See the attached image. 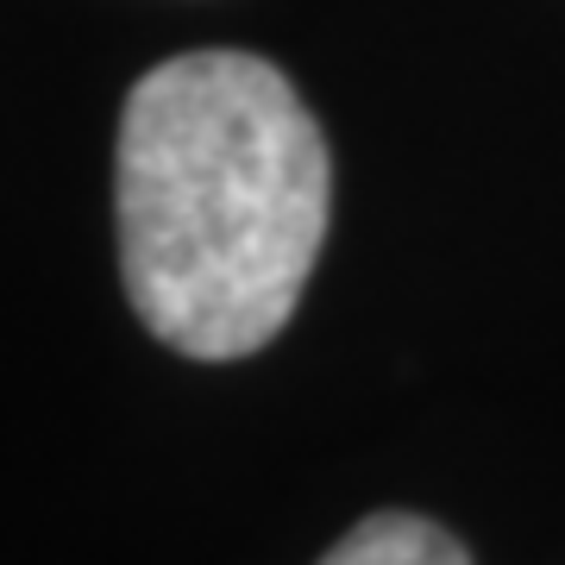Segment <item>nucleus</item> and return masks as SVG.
Masks as SVG:
<instances>
[{
	"label": "nucleus",
	"instance_id": "1",
	"mask_svg": "<svg viewBox=\"0 0 565 565\" xmlns=\"http://www.w3.org/2000/svg\"><path fill=\"white\" fill-rule=\"evenodd\" d=\"M120 277L182 359H245L321 258L333 163L296 82L252 51H182L132 82L114 151Z\"/></svg>",
	"mask_w": 565,
	"mask_h": 565
},
{
	"label": "nucleus",
	"instance_id": "2",
	"mask_svg": "<svg viewBox=\"0 0 565 565\" xmlns=\"http://www.w3.org/2000/svg\"><path fill=\"white\" fill-rule=\"evenodd\" d=\"M321 565H471V553L440 522L408 515V509H384V515H364L345 541L327 546Z\"/></svg>",
	"mask_w": 565,
	"mask_h": 565
}]
</instances>
